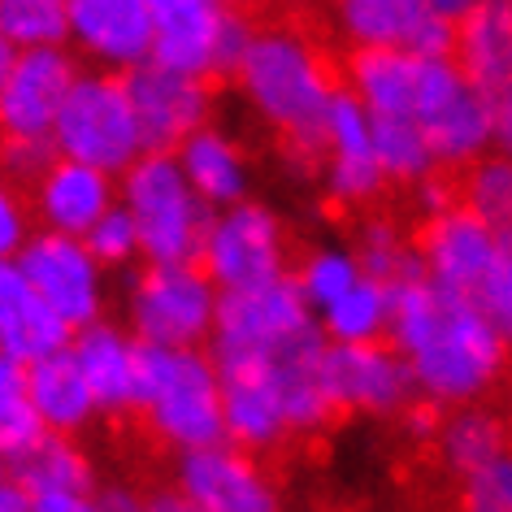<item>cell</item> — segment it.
<instances>
[{
    "instance_id": "obj_45",
    "label": "cell",
    "mask_w": 512,
    "mask_h": 512,
    "mask_svg": "<svg viewBox=\"0 0 512 512\" xmlns=\"http://www.w3.org/2000/svg\"><path fill=\"white\" fill-rule=\"evenodd\" d=\"M0 512H31V491L0 473Z\"/></svg>"
},
{
    "instance_id": "obj_36",
    "label": "cell",
    "mask_w": 512,
    "mask_h": 512,
    "mask_svg": "<svg viewBox=\"0 0 512 512\" xmlns=\"http://www.w3.org/2000/svg\"><path fill=\"white\" fill-rule=\"evenodd\" d=\"M356 256H361V270H365V274L387 278V283H395V278L421 270L417 248H408L404 235H400V230H395L391 222H369V226L361 230V239H356Z\"/></svg>"
},
{
    "instance_id": "obj_33",
    "label": "cell",
    "mask_w": 512,
    "mask_h": 512,
    "mask_svg": "<svg viewBox=\"0 0 512 512\" xmlns=\"http://www.w3.org/2000/svg\"><path fill=\"white\" fill-rule=\"evenodd\" d=\"M0 35L14 48L70 44L66 0H0Z\"/></svg>"
},
{
    "instance_id": "obj_29",
    "label": "cell",
    "mask_w": 512,
    "mask_h": 512,
    "mask_svg": "<svg viewBox=\"0 0 512 512\" xmlns=\"http://www.w3.org/2000/svg\"><path fill=\"white\" fill-rule=\"evenodd\" d=\"M508 426H504V417H495L491 408H482V404H460L452 417L439 426V452L447 460V469L452 473H473V469H482V465H491V460H499L508 452Z\"/></svg>"
},
{
    "instance_id": "obj_12",
    "label": "cell",
    "mask_w": 512,
    "mask_h": 512,
    "mask_svg": "<svg viewBox=\"0 0 512 512\" xmlns=\"http://www.w3.org/2000/svg\"><path fill=\"white\" fill-rule=\"evenodd\" d=\"M79 79V61L66 44L18 48L0 87V139H53L57 113Z\"/></svg>"
},
{
    "instance_id": "obj_46",
    "label": "cell",
    "mask_w": 512,
    "mask_h": 512,
    "mask_svg": "<svg viewBox=\"0 0 512 512\" xmlns=\"http://www.w3.org/2000/svg\"><path fill=\"white\" fill-rule=\"evenodd\" d=\"M478 5H482V0H426L430 14H439L443 22H452V27H456V22H465Z\"/></svg>"
},
{
    "instance_id": "obj_5",
    "label": "cell",
    "mask_w": 512,
    "mask_h": 512,
    "mask_svg": "<svg viewBox=\"0 0 512 512\" xmlns=\"http://www.w3.org/2000/svg\"><path fill=\"white\" fill-rule=\"evenodd\" d=\"M322 339L326 335L317 326V313L309 309L291 274H278L256 287L222 291V300H217L213 361H278V356L300 352Z\"/></svg>"
},
{
    "instance_id": "obj_41",
    "label": "cell",
    "mask_w": 512,
    "mask_h": 512,
    "mask_svg": "<svg viewBox=\"0 0 512 512\" xmlns=\"http://www.w3.org/2000/svg\"><path fill=\"white\" fill-rule=\"evenodd\" d=\"M31 239V222H27V204L14 187L0 183V261H18V252Z\"/></svg>"
},
{
    "instance_id": "obj_25",
    "label": "cell",
    "mask_w": 512,
    "mask_h": 512,
    "mask_svg": "<svg viewBox=\"0 0 512 512\" xmlns=\"http://www.w3.org/2000/svg\"><path fill=\"white\" fill-rule=\"evenodd\" d=\"M27 395L35 404V417L44 421L48 434H74L96 417V395L87 387L79 361L70 348L48 352L27 365Z\"/></svg>"
},
{
    "instance_id": "obj_38",
    "label": "cell",
    "mask_w": 512,
    "mask_h": 512,
    "mask_svg": "<svg viewBox=\"0 0 512 512\" xmlns=\"http://www.w3.org/2000/svg\"><path fill=\"white\" fill-rule=\"evenodd\" d=\"M473 304L491 317V326L512 343V235L499 239V252L491 261V270L473 291Z\"/></svg>"
},
{
    "instance_id": "obj_42",
    "label": "cell",
    "mask_w": 512,
    "mask_h": 512,
    "mask_svg": "<svg viewBox=\"0 0 512 512\" xmlns=\"http://www.w3.org/2000/svg\"><path fill=\"white\" fill-rule=\"evenodd\" d=\"M31 512H105V504L87 486H61V491H35Z\"/></svg>"
},
{
    "instance_id": "obj_49",
    "label": "cell",
    "mask_w": 512,
    "mask_h": 512,
    "mask_svg": "<svg viewBox=\"0 0 512 512\" xmlns=\"http://www.w3.org/2000/svg\"><path fill=\"white\" fill-rule=\"evenodd\" d=\"M217 5H243V0H217Z\"/></svg>"
},
{
    "instance_id": "obj_14",
    "label": "cell",
    "mask_w": 512,
    "mask_h": 512,
    "mask_svg": "<svg viewBox=\"0 0 512 512\" xmlns=\"http://www.w3.org/2000/svg\"><path fill=\"white\" fill-rule=\"evenodd\" d=\"M322 374H326L335 408H352V413H378V417L400 413L417 391L413 374H408V361L391 348V339L326 343Z\"/></svg>"
},
{
    "instance_id": "obj_21",
    "label": "cell",
    "mask_w": 512,
    "mask_h": 512,
    "mask_svg": "<svg viewBox=\"0 0 512 512\" xmlns=\"http://www.w3.org/2000/svg\"><path fill=\"white\" fill-rule=\"evenodd\" d=\"M74 326L48 309V300L31 287L18 261H0V352L31 365L48 352L70 348Z\"/></svg>"
},
{
    "instance_id": "obj_17",
    "label": "cell",
    "mask_w": 512,
    "mask_h": 512,
    "mask_svg": "<svg viewBox=\"0 0 512 512\" xmlns=\"http://www.w3.org/2000/svg\"><path fill=\"white\" fill-rule=\"evenodd\" d=\"M335 27L352 48L443 57L456 44V27L430 14L426 0H335Z\"/></svg>"
},
{
    "instance_id": "obj_51",
    "label": "cell",
    "mask_w": 512,
    "mask_h": 512,
    "mask_svg": "<svg viewBox=\"0 0 512 512\" xmlns=\"http://www.w3.org/2000/svg\"><path fill=\"white\" fill-rule=\"evenodd\" d=\"M0 465H5V460H0Z\"/></svg>"
},
{
    "instance_id": "obj_15",
    "label": "cell",
    "mask_w": 512,
    "mask_h": 512,
    "mask_svg": "<svg viewBox=\"0 0 512 512\" xmlns=\"http://www.w3.org/2000/svg\"><path fill=\"white\" fill-rule=\"evenodd\" d=\"M499 239L504 235L495 226H486L469 204H443L439 213H430V222L417 239L421 274L430 283L473 300V291H478L499 252Z\"/></svg>"
},
{
    "instance_id": "obj_35",
    "label": "cell",
    "mask_w": 512,
    "mask_h": 512,
    "mask_svg": "<svg viewBox=\"0 0 512 512\" xmlns=\"http://www.w3.org/2000/svg\"><path fill=\"white\" fill-rule=\"evenodd\" d=\"M361 274H365L361 256H356L352 248H317V252L304 256L296 283L304 291V300H309V309L322 313L326 304H335Z\"/></svg>"
},
{
    "instance_id": "obj_2",
    "label": "cell",
    "mask_w": 512,
    "mask_h": 512,
    "mask_svg": "<svg viewBox=\"0 0 512 512\" xmlns=\"http://www.w3.org/2000/svg\"><path fill=\"white\" fill-rule=\"evenodd\" d=\"M230 79L265 126L304 148L309 161H322V122L339 83L322 48L296 27H256Z\"/></svg>"
},
{
    "instance_id": "obj_34",
    "label": "cell",
    "mask_w": 512,
    "mask_h": 512,
    "mask_svg": "<svg viewBox=\"0 0 512 512\" xmlns=\"http://www.w3.org/2000/svg\"><path fill=\"white\" fill-rule=\"evenodd\" d=\"M18 482L27 491H61V486H92V469H87L83 452H74L61 434H44L27 456L18 460Z\"/></svg>"
},
{
    "instance_id": "obj_19",
    "label": "cell",
    "mask_w": 512,
    "mask_h": 512,
    "mask_svg": "<svg viewBox=\"0 0 512 512\" xmlns=\"http://www.w3.org/2000/svg\"><path fill=\"white\" fill-rule=\"evenodd\" d=\"M178 486L204 512H278V495L261 465L239 443L191 447L178 460Z\"/></svg>"
},
{
    "instance_id": "obj_44",
    "label": "cell",
    "mask_w": 512,
    "mask_h": 512,
    "mask_svg": "<svg viewBox=\"0 0 512 512\" xmlns=\"http://www.w3.org/2000/svg\"><path fill=\"white\" fill-rule=\"evenodd\" d=\"M144 512H204L196 499H191L183 486H178V491H161V495H152L148 499V508Z\"/></svg>"
},
{
    "instance_id": "obj_47",
    "label": "cell",
    "mask_w": 512,
    "mask_h": 512,
    "mask_svg": "<svg viewBox=\"0 0 512 512\" xmlns=\"http://www.w3.org/2000/svg\"><path fill=\"white\" fill-rule=\"evenodd\" d=\"M100 504H105V512H144L148 499H139L135 491H126V486H109V491L100 495Z\"/></svg>"
},
{
    "instance_id": "obj_39",
    "label": "cell",
    "mask_w": 512,
    "mask_h": 512,
    "mask_svg": "<svg viewBox=\"0 0 512 512\" xmlns=\"http://www.w3.org/2000/svg\"><path fill=\"white\" fill-rule=\"evenodd\" d=\"M87 248L100 256V265H126L131 256H139V230H135V217L113 204V209L100 217V222L87 230Z\"/></svg>"
},
{
    "instance_id": "obj_13",
    "label": "cell",
    "mask_w": 512,
    "mask_h": 512,
    "mask_svg": "<svg viewBox=\"0 0 512 512\" xmlns=\"http://www.w3.org/2000/svg\"><path fill=\"white\" fill-rule=\"evenodd\" d=\"M122 79H126V92H131V105H135V118H139V131H144L148 148L174 152L187 135L209 126V113H213L209 79L178 74L152 57L131 66Z\"/></svg>"
},
{
    "instance_id": "obj_31",
    "label": "cell",
    "mask_w": 512,
    "mask_h": 512,
    "mask_svg": "<svg viewBox=\"0 0 512 512\" xmlns=\"http://www.w3.org/2000/svg\"><path fill=\"white\" fill-rule=\"evenodd\" d=\"M460 204H469L499 235H512V152L491 148V152H482L478 161H469Z\"/></svg>"
},
{
    "instance_id": "obj_37",
    "label": "cell",
    "mask_w": 512,
    "mask_h": 512,
    "mask_svg": "<svg viewBox=\"0 0 512 512\" xmlns=\"http://www.w3.org/2000/svg\"><path fill=\"white\" fill-rule=\"evenodd\" d=\"M460 512H512V452L460 478Z\"/></svg>"
},
{
    "instance_id": "obj_22",
    "label": "cell",
    "mask_w": 512,
    "mask_h": 512,
    "mask_svg": "<svg viewBox=\"0 0 512 512\" xmlns=\"http://www.w3.org/2000/svg\"><path fill=\"white\" fill-rule=\"evenodd\" d=\"M113 204H118L113 174L70 157H53V165L35 183V213L44 217L48 230H61V235L83 239Z\"/></svg>"
},
{
    "instance_id": "obj_16",
    "label": "cell",
    "mask_w": 512,
    "mask_h": 512,
    "mask_svg": "<svg viewBox=\"0 0 512 512\" xmlns=\"http://www.w3.org/2000/svg\"><path fill=\"white\" fill-rule=\"evenodd\" d=\"M322 174L326 191L339 204H369L387 187L378 148H374V118L348 87H339L322 122Z\"/></svg>"
},
{
    "instance_id": "obj_10",
    "label": "cell",
    "mask_w": 512,
    "mask_h": 512,
    "mask_svg": "<svg viewBox=\"0 0 512 512\" xmlns=\"http://www.w3.org/2000/svg\"><path fill=\"white\" fill-rule=\"evenodd\" d=\"M200 270L213 278L217 291L256 287L287 274V235L274 209L256 200L213 209L200 243Z\"/></svg>"
},
{
    "instance_id": "obj_1",
    "label": "cell",
    "mask_w": 512,
    "mask_h": 512,
    "mask_svg": "<svg viewBox=\"0 0 512 512\" xmlns=\"http://www.w3.org/2000/svg\"><path fill=\"white\" fill-rule=\"evenodd\" d=\"M391 348L408 361L413 387L430 404H478L499 382L508 339L469 296L430 283L421 270L391 283Z\"/></svg>"
},
{
    "instance_id": "obj_7",
    "label": "cell",
    "mask_w": 512,
    "mask_h": 512,
    "mask_svg": "<svg viewBox=\"0 0 512 512\" xmlns=\"http://www.w3.org/2000/svg\"><path fill=\"white\" fill-rule=\"evenodd\" d=\"M222 291L196 261H152L131 291V330L157 348H200L217 326Z\"/></svg>"
},
{
    "instance_id": "obj_40",
    "label": "cell",
    "mask_w": 512,
    "mask_h": 512,
    "mask_svg": "<svg viewBox=\"0 0 512 512\" xmlns=\"http://www.w3.org/2000/svg\"><path fill=\"white\" fill-rule=\"evenodd\" d=\"M53 139H0V170L18 178H40L53 165Z\"/></svg>"
},
{
    "instance_id": "obj_26",
    "label": "cell",
    "mask_w": 512,
    "mask_h": 512,
    "mask_svg": "<svg viewBox=\"0 0 512 512\" xmlns=\"http://www.w3.org/2000/svg\"><path fill=\"white\" fill-rule=\"evenodd\" d=\"M178 165H183L187 183L196 187V196L209 204V209H226V204L248 200V161H243L239 144L217 126H200L196 135H187L183 144L174 148Z\"/></svg>"
},
{
    "instance_id": "obj_20",
    "label": "cell",
    "mask_w": 512,
    "mask_h": 512,
    "mask_svg": "<svg viewBox=\"0 0 512 512\" xmlns=\"http://www.w3.org/2000/svg\"><path fill=\"white\" fill-rule=\"evenodd\" d=\"M217 369H222V417L230 443L261 452L291 434L270 361H217Z\"/></svg>"
},
{
    "instance_id": "obj_50",
    "label": "cell",
    "mask_w": 512,
    "mask_h": 512,
    "mask_svg": "<svg viewBox=\"0 0 512 512\" xmlns=\"http://www.w3.org/2000/svg\"><path fill=\"white\" fill-rule=\"evenodd\" d=\"M283 5H296V0H283Z\"/></svg>"
},
{
    "instance_id": "obj_24",
    "label": "cell",
    "mask_w": 512,
    "mask_h": 512,
    "mask_svg": "<svg viewBox=\"0 0 512 512\" xmlns=\"http://www.w3.org/2000/svg\"><path fill=\"white\" fill-rule=\"evenodd\" d=\"M452 57L486 100L508 96L512 92V0H482L465 22H456Z\"/></svg>"
},
{
    "instance_id": "obj_27",
    "label": "cell",
    "mask_w": 512,
    "mask_h": 512,
    "mask_svg": "<svg viewBox=\"0 0 512 512\" xmlns=\"http://www.w3.org/2000/svg\"><path fill=\"white\" fill-rule=\"evenodd\" d=\"M417 53L400 48H352L348 92L369 109V118H413Z\"/></svg>"
},
{
    "instance_id": "obj_8",
    "label": "cell",
    "mask_w": 512,
    "mask_h": 512,
    "mask_svg": "<svg viewBox=\"0 0 512 512\" xmlns=\"http://www.w3.org/2000/svg\"><path fill=\"white\" fill-rule=\"evenodd\" d=\"M413 122L426 131L434 161L465 170L482 152H491V105L452 53L417 61Z\"/></svg>"
},
{
    "instance_id": "obj_30",
    "label": "cell",
    "mask_w": 512,
    "mask_h": 512,
    "mask_svg": "<svg viewBox=\"0 0 512 512\" xmlns=\"http://www.w3.org/2000/svg\"><path fill=\"white\" fill-rule=\"evenodd\" d=\"M44 421L35 417L27 395V365L0 352V460H18L44 439Z\"/></svg>"
},
{
    "instance_id": "obj_23",
    "label": "cell",
    "mask_w": 512,
    "mask_h": 512,
    "mask_svg": "<svg viewBox=\"0 0 512 512\" xmlns=\"http://www.w3.org/2000/svg\"><path fill=\"white\" fill-rule=\"evenodd\" d=\"M70 352L100 408L122 413V408L139 404V356H144V343L135 335H122L118 326L96 317V322L79 326V335L70 339Z\"/></svg>"
},
{
    "instance_id": "obj_6",
    "label": "cell",
    "mask_w": 512,
    "mask_h": 512,
    "mask_svg": "<svg viewBox=\"0 0 512 512\" xmlns=\"http://www.w3.org/2000/svg\"><path fill=\"white\" fill-rule=\"evenodd\" d=\"M53 148L57 157L96 165L105 174H122L148 152L144 131H139L131 92L118 70H92L74 79L66 105L53 126Z\"/></svg>"
},
{
    "instance_id": "obj_43",
    "label": "cell",
    "mask_w": 512,
    "mask_h": 512,
    "mask_svg": "<svg viewBox=\"0 0 512 512\" xmlns=\"http://www.w3.org/2000/svg\"><path fill=\"white\" fill-rule=\"evenodd\" d=\"M491 105V148L512 152V92L486 100Z\"/></svg>"
},
{
    "instance_id": "obj_28",
    "label": "cell",
    "mask_w": 512,
    "mask_h": 512,
    "mask_svg": "<svg viewBox=\"0 0 512 512\" xmlns=\"http://www.w3.org/2000/svg\"><path fill=\"white\" fill-rule=\"evenodd\" d=\"M326 343H374L387 339L391 326V283L374 274H361L356 283L343 291L335 304H326L317 313Z\"/></svg>"
},
{
    "instance_id": "obj_32",
    "label": "cell",
    "mask_w": 512,
    "mask_h": 512,
    "mask_svg": "<svg viewBox=\"0 0 512 512\" xmlns=\"http://www.w3.org/2000/svg\"><path fill=\"white\" fill-rule=\"evenodd\" d=\"M374 148L387 183H421L439 170L430 139L413 118H374Z\"/></svg>"
},
{
    "instance_id": "obj_48",
    "label": "cell",
    "mask_w": 512,
    "mask_h": 512,
    "mask_svg": "<svg viewBox=\"0 0 512 512\" xmlns=\"http://www.w3.org/2000/svg\"><path fill=\"white\" fill-rule=\"evenodd\" d=\"M14 57H18V48L0 35V87H5V79H9V66H14Z\"/></svg>"
},
{
    "instance_id": "obj_4",
    "label": "cell",
    "mask_w": 512,
    "mask_h": 512,
    "mask_svg": "<svg viewBox=\"0 0 512 512\" xmlns=\"http://www.w3.org/2000/svg\"><path fill=\"white\" fill-rule=\"evenodd\" d=\"M118 204L135 217L139 252L148 261H200L213 209L187 183L174 152L148 148L135 165H126Z\"/></svg>"
},
{
    "instance_id": "obj_11",
    "label": "cell",
    "mask_w": 512,
    "mask_h": 512,
    "mask_svg": "<svg viewBox=\"0 0 512 512\" xmlns=\"http://www.w3.org/2000/svg\"><path fill=\"white\" fill-rule=\"evenodd\" d=\"M18 265L31 278V287L48 300V309L66 317L74 330L105 313V265L87 248V239L44 230V235L27 239Z\"/></svg>"
},
{
    "instance_id": "obj_9",
    "label": "cell",
    "mask_w": 512,
    "mask_h": 512,
    "mask_svg": "<svg viewBox=\"0 0 512 512\" xmlns=\"http://www.w3.org/2000/svg\"><path fill=\"white\" fill-rule=\"evenodd\" d=\"M252 31L256 27L239 14V5L183 0V5L157 9L152 61L191 79H222V74H235Z\"/></svg>"
},
{
    "instance_id": "obj_3",
    "label": "cell",
    "mask_w": 512,
    "mask_h": 512,
    "mask_svg": "<svg viewBox=\"0 0 512 512\" xmlns=\"http://www.w3.org/2000/svg\"><path fill=\"white\" fill-rule=\"evenodd\" d=\"M139 408L148 413V426L174 452H191V447H209L226 439L222 369L200 348L144 343V356H139Z\"/></svg>"
},
{
    "instance_id": "obj_18",
    "label": "cell",
    "mask_w": 512,
    "mask_h": 512,
    "mask_svg": "<svg viewBox=\"0 0 512 512\" xmlns=\"http://www.w3.org/2000/svg\"><path fill=\"white\" fill-rule=\"evenodd\" d=\"M74 53L96 61L100 70L126 74L152 57L157 9L152 0H66Z\"/></svg>"
}]
</instances>
